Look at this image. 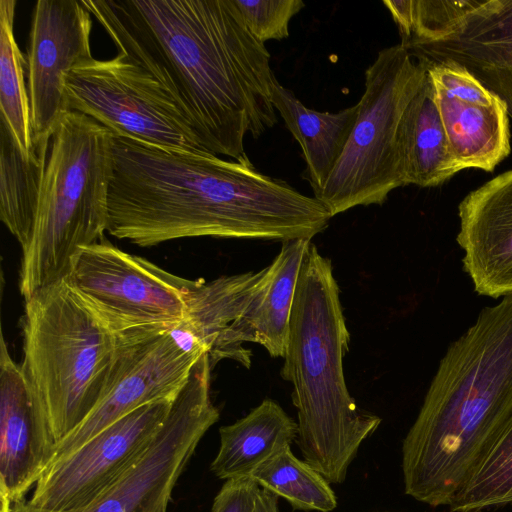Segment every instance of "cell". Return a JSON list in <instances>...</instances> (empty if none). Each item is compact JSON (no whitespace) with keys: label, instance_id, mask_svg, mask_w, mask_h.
I'll use <instances>...</instances> for the list:
<instances>
[{"label":"cell","instance_id":"cell-1","mask_svg":"<svg viewBox=\"0 0 512 512\" xmlns=\"http://www.w3.org/2000/svg\"><path fill=\"white\" fill-rule=\"evenodd\" d=\"M114 135L107 232L141 247L188 237L311 240L331 216L248 156L167 151Z\"/></svg>","mask_w":512,"mask_h":512},{"label":"cell","instance_id":"cell-2","mask_svg":"<svg viewBox=\"0 0 512 512\" xmlns=\"http://www.w3.org/2000/svg\"><path fill=\"white\" fill-rule=\"evenodd\" d=\"M109 2L167 69L210 152L238 159L247 134L277 123L270 53L234 0Z\"/></svg>","mask_w":512,"mask_h":512},{"label":"cell","instance_id":"cell-3","mask_svg":"<svg viewBox=\"0 0 512 512\" xmlns=\"http://www.w3.org/2000/svg\"><path fill=\"white\" fill-rule=\"evenodd\" d=\"M512 415V295L453 341L402 445L405 493L449 505Z\"/></svg>","mask_w":512,"mask_h":512},{"label":"cell","instance_id":"cell-4","mask_svg":"<svg viewBox=\"0 0 512 512\" xmlns=\"http://www.w3.org/2000/svg\"><path fill=\"white\" fill-rule=\"evenodd\" d=\"M350 333L331 261L311 243L301 266L281 377L293 386L304 461L329 483H343L361 443L381 418L361 409L345 382Z\"/></svg>","mask_w":512,"mask_h":512},{"label":"cell","instance_id":"cell-5","mask_svg":"<svg viewBox=\"0 0 512 512\" xmlns=\"http://www.w3.org/2000/svg\"><path fill=\"white\" fill-rule=\"evenodd\" d=\"M22 332L21 366L55 444L107 395L128 351L143 342L118 335L66 277L25 299Z\"/></svg>","mask_w":512,"mask_h":512},{"label":"cell","instance_id":"cell-6","mask_svg":"<svg viewBox=\"0 0 512 512\" xmlns=\"http://www.w3.org/2000/svg\"><path fill=\"white\" fill-rule=\"evenodd\" d=\"M113 138L111 130L77 111L65 113L54 127L33 234L22 251L19 290L24 299L66 277L75 253L104 239Z\"/></svg>","mask_w":512,"mask_h":512},{"label":"cell","instance_id":"cell-7","mask_svg":"<svg viewBox=\"0 0 512 512\" xmlns=\"http://www.w3.org/2000/svg\"><path fill=\"white\" fill-rule=\"evenodd\" d=\"M117 47L108 60L90 58L66 77L69 111L83 113L113 134L185 154L210 152L167 69L109 0H83Z\"/></svg>","mask_w":512,"mask_h":512},{"label":"cell","instance_id":"cell-8","mask_svg":"<svg viewBox=\"0 0 512 512\" xmlns=\"http://www.w3.org/2000/svg\"><path fill=\"white\" fill-rule=\"evenodd\" d=\"M427 74L401 44L380 50L365 71V90L346 146L314 197L331 217L356 206L383 204L405 186L403 120Z\"/></svg>","mask_w":512,"mask_h":512},{"label":"cell","instance_id":"cell-9","mask_svg":"<svg viewBox=\"0 0 512 512\" xmlns=\"http://www.w3.org/2000/svg\"><path fill=\"white\" fill-rule=\"evenodd\" d=\"M212 366L204 353L147 446L80 507L61 512H167L173 489L208 429L219 420L210 398ZM15 512H47L13 504Z\"/></svg>","mask_w":512,"mask_h":512},{"label":"cell","instance_id":"cell-10","mask_svg":"<svg viewBox=\"0 0 512 512\" xmlns=\"http://www.w3.org/2000/svg\"><path fill=\"white\" fill-rule=\"evenodd\" d=\"M66 278L118 335L135 342L185 320L193 282L104 239L75 253Z\"/></svg>","mask_w":512,"mask_h":512},{"label":"cell","instance_id":"cell-11","mask_svg":"<svg viewBox=\"0 0 512 512\" xmlns=\"http://www.w3.org/2000/svg\"><path fill=\"white\" fill-rule=\"evenodd\" d=\"M174 398L142 405L117 419L40 475L30 509L61 512L82 506L124 469L151 441Z\"/></svg>","mask_w":512,"mask_h":512},{"label":"cell","instance_id":"cell-12","mask_svg":"<svg viewBox=\"0 0 512 512\" xmlns=\"http://www.w3.org/2000/svg\"><path fill=\"white\" fill-rule=\"evenodd\" d=\"M206 352V348L180 325L133 346L107 395L75 429L54 445L45 469L132 410L176 397L193 366Z\"/></svg>","mask_w":512,"mask_h":512},{"label":"cell","instance_id":"cell-13","mask_svg":"<svg viewBox=\"0 0 512 512\" xmlns=\"http://www.w3.org/2000/svg\"><path fill=\"white\" fill-rule=\"evenodd\" d=\"M91 16L83 0H38L34 6L26 58L33 144L69 112L66 77L92 58Z\"/></svg>","mask_w":512,"mask_h":512},{"label":"cell","instance_id":"cell-14","mask_svg":"<svg viewBox=\"0 0 512 512\" xmlns=\"http://www.w3.org/2000/svg\"><path fill=\"white\" fill-rule=\"evenodd\" d=\"M55 441L45 410L21 364L0 346V494L15 504L35 486Z\"/></svg>","mask_w":512,"mask_h":512},{"label":"cell","instance_id":"cell-15","mask_svg":"<svg viewBox=\"0 0 512 512\" xmlns=\"http://www.w3.org/2000/svg\"><path fill=\"white\" fill-rule=\"evenodd\" d=\"M463 268L483 296L512 295V169L470 191L458 205Z\"/></svg>","mask_w":512,"mask_h":512},{"label":"cell","instance_id":"cell-16","mask_svg":"<svg viewBox=\"0 0 512 512\" xmlns=\"http://www.w3.org/2000/svg\"><path fill=\"white\" fill-rule=\"evenodd\" d=\"M404 47L415 58L466 68L504 101L512 119V0H481L449 36Z\"/></svg>","mask_w":512,"mask_h":512},{"label":"cell","instance_id":"cell-17","mask_svg":"<svg viewBox=\"0 0 512 512\" xmlns=\"http://www.w3.org/2000/svg\"><path fill=\"white\" fill-rule=\"evenodd\" d=\"M311 243H282L259 292L208 353L212 368L222 359L250 368L252 352L243 347L247 342L261 345L272 358L284 357L297 281Z\"/></svg>","mask_w":512,"mask_h":512},{"label":"cell","instance_id":"cell-18","mask_svg":"<svg viewBox=\"0 0 512 512\" xmlns=\"http://www.w3.org/2000/svg\"><path fill=\"white\" fill-rule=\"evenodd\" d=\"M434 89L449 151L460 171L493 172L511 152L510 117L504 101L490 106L470 104L436 85Z\"/></svg>","mask_w":512,"mask_h":512},{"label":"cell","instance_id":"cell-19","mask_svg":"<svg viewBox=\"0 0 512 512\" xmlns=\"http://www.w3.org/2000/svg\"><path fill=\"white\" fill-rule=\"evenodd\" d=\"M272 103L287 129L299 143L306 163L305 178L314 196L323 188L337 164L354 127L358 105L338 112H320L306 107L278 80Z\"/></svg>","mask_w":512,"mask_h":512},{"label":"cell","instance_id":"cell-20","mask_svg":"<svg viewBox=\"0 0 512 512\" xmlns=\"http://www.w3.org/2000/svg\"><path fill=\"white\" fill-rule=\"evenodd\" d=\"M297 430V422L266 398L243 418L220 427V447L210 469L223 480L251 477L263 462L296 440Z\"/></svg>","mask_w":512,"mask_h":512},{"label":"cell","instance_id":"cell-21","mask_svg":"<svg viewBox=\"0 0 512 512\" xmlns=\"http://www.w3.org/2000/svg\"><path fill=\"white\" fill-rule=\"evenodd\" d=\"M402 140L405 186L436 187L460 171L449 151L428 74L405 111Z\"/></svg>","mask_w":512,"mask_h":512},{"label":"cell","instance_id":"cell-22","mask_svg":"<svg viewBox=\"0 0 512 512\" xmlns=\"http://www.w3.org/2000/svg\"><path fill=\"white\" fill-rule=\"evenodd\" d=\"M49 138L34 144V153L26 157L0 119V219L22 251L29 245L35 226Z\"/></svg>","mask_w":512,"mask_h":512},{"label":"cell","instance_id":"cell-23","mask_svg":"<svg viewBox=\"0 0 512 512\" xmlns=\"http://www.w3.org/2000/svg\"><path fill=\"white\" fill-rule=\"evenodd\" d=\"M268 273L269 265L257 272L221 276L208 282L193 280L181 326L209 353L259 292Z\"/></svg>","mask_w":512,"mask_h":512},{"label":"cell","instance_id":"cell-24","mask_svg":"<svg viewBox=\"0 0 512 512\" xmlns=\"http://www.w3.org/2000/svg\"><path fill=\"white\" fill-rule=\"evenodd\" d=\"M16 4L15 0H0V112L21 152L30 157L35 146L24 80L27 62L14 35Z\"/></svg>","mask_w":512,"mask_h":512},{"label":"cell","instance_id":"cell-25","mask_svg":"<svg viewBox=\"0 0 512 512\" xmlns=\"http://www.w3.org/2000/svg\"><path fill=\"white\" fill-rule=\"evenodd\" d=\"M258 485L286 499L295 510L331 512L337 506L330 483L286 446L263 462L251 476Z\"/></svg>","mask_w":512,"mask_h":512},{"label":"cell","instance_id":"cell-26","mask_svg":"<svg viewBox=\"0 0 512 512\" xmlns=\"http://www.w3.org/2000/svg\"><path fill=\"white\" fill-rule=\"evenodd\" d=\"M512 504V415L449 503L451 512H479Z\"/></svg>","mask_w":512,"mask_h":512},{"label":"cell","instance_id":"cell-27","mask_svg":"<svg viewBox=\"0 0 512 512\" xmlns=\"http://www.w3.org/2000/svg\"><path fill=\"white\" fill-rule=\"evenodd\" d=\"M481 0H384L403 46L452 34Z\"/></svg>","mask_w":512,"mask_h":512},{"label":"cell","instance_id":"cell-28","mask_svg":"<svg viewBox=\"0 0 512 512\" xmlns=\"http://www.w3.org/2000/svg\"><path fill=\"white\" fill-rule=\"evenodd\" d=\"M244 23L262 43L282 40L289 35L291 19L301 11V0H234Z\"/></svg>","mask_w":512,"mask_h":512},{"label":"cell","instance_id":"cell-29","mask_svg":"<svg viewBox=\"0 0 512 512\" xmlns=\"http://www.w3.org/2000/svg\"><path fill=\"white\" fill-rule=\"evenodd\" d=\"M422 61L427 74L434 85L443 89L449 96L460 101L490 106L501 99L487 89L466 68L450 61L433 62L425 58H416Z\"/></svg>","mask_w":512,"mask_h":512},{"label":"cell","instance_id":"cell-30","mask_svg":"<svg viewBox=\"0 0 512 512\" xmlns=\"http://www.w3.org/2000/svg\"><path fill=\"white\" fill-rule=\"evenodd\" d=\"M260 488L252 477L228 479L215 496L211 512H254Z\"/></svg>","mask_w":512,"mask_h":512},{"label":"cell","instance_id":"cell-31","mask_svg":"<svg viewBox=\"0 0 512 512\" xmlns=\"http://www.w3.org/2000/svg\"><path fill=\"white\" fill-rule=\"evenodd\" d=\"M254 512H278V497L266 489L260 488Z\"/></svg>","mask_w":512,"mask_h":512},{"label":"cell","instance_id":"cell-32","mask_svg":"<svg viewBox=\"0 0 512 512\" xmlns=\"http://www.w3.org/2000/svg\"><path fill=\"white\" fill-rule=\"evenodd\" d=\"M0 512H15L13 503L5 495L0 494Z\"/></svg>","mask_w":512,"mask_h":512}]
</instances>
